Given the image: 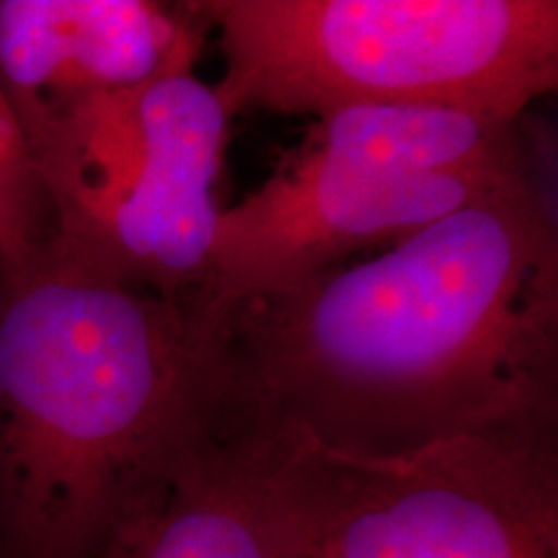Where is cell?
I'll return each mask as SVG.
<instances>
[{"mask_svg": "<svg viewBox=\"0 0 558 558\" xmlns=\"http://www.w3.org/2000/svg\"><path fill=\"white\" fill-rule=\"evenodd\" d=\"M207 32L192 3L0 0V90L24 128L199 60Z\"/></svg>", "mask_w": 558, "mask_h": 558, "instance_id": "7", "label": "cell"}, {"mask_svg": "<svg viewBox=\"0 0 558 558\" xmlns=\"http://www.w3.org/2000/svg\"><path fill=\"white\" fill-rule=\"evenodd\" d=\"M230 117L184 60L143 86L24 124L52 233L132 288L186 300L205 282Z\"/></svg>", "mask_w": 558, "mask_h": 558, "instance_id": "5", "label": "cell"}, {"mask_svg": "<svg viewBox=\"0 0 558 558\" xmlns=\"http://www.w3.org/2000/svg\"><path fill=\"white\" fill-rule=\"evenodd\" d=\"M535 169L522 122L357 107L316 120L259 190L222 209L194 318L386 248Z\"/></svg>", "mask_w": 558, "mask_h": 558, "instance_id": "4", "label": "cell"}, {"mask_svg": "<svg viewBox=\"0 0 558 558\" xmlns=\"http://www.w3.org/2000/svg\"><path fill=\"white\" fill-rule=\"evenodd\" d=\"M213 435L205 341L181 300L54 233L0 267V558H88Z\"/></svg>", "mask_w": 558, "mask_h": 558, "instance_id": "2", "label": "cell"}, {"mask_svg": "<svg viewBox=\"0 0 558 558\" xmlns=\"http://www.w3.org/2000/svg\"><path fill=\"white\" fill-rule=\"evenodd\" d=\"M267 437L303 558H558V435L367 458Z\"/></svg>", "mask_w": 558, "mask_h": 558, "instance_id": "6", "label": "cell"}, {"mask_svg": "<svg viewBox=\"0 0 558 558\" xmlns=\"http://www.w3.org/2000/svg\"><path fill=\"white\" fill-rule=\"evenodd\" d=\"M88 558H303L267 437L202 442L137 499Z\"/></svg>", "mask_w": 558, "mask_h": 558, "instance_id": "8", "label": "cell"}, {"mask_svg": "<svg viewBox=\"0 0 558 558\" xmlns=\"http://www.w3.org/2000/svg\"><path fill=\"white\" fill-rule=\"evenodd\" d=\"M194 324L215 435L367 458L558 435L556 202L530 169L373 259Z\"/></svg>", "mask_w": 558, "mask_h": 558, "instance_id": "1", "label": "cell"}, {"mask_svg": "<svg viewBox=\"0 0 558 558\" xmlns=\"http://www.w3.org/2000/svg\"><path fill=\"white\" fill-rule=\"evenodd\" d=\"M52 235V213L11 104L0 90V267Z\"/></svg>", "mask_w": 558, "mask_h": 558, "instance_id": "9", "label": "cell"}, {"mask_svg": "<svg viewBox=\"0 0 558 558\" xmlns=\"http://www.w3.org/2000/svg\"><path fill=\"white\" fill-rule=\"evenodd\" d=\"M218 29L215 83L243 111L456 109L522 122L558 86L556 0H192Z\"/></svg>", "mask_w": 558, "mask_h": 558, "instance_id": "3", "label": "cell"}]
</instances>
